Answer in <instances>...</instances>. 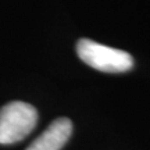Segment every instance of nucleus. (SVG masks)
Instances as JSON below:
<instances>
[{"label": "nucleus", "mask_w": 150, "mask_h": 150, "mask_svg": "<svg viewBox=\"0 0 150 150\" xmlns=\"http://www.w3.org/2000/svg\"><path fill=\"white\" fill-rule=\"evenodd\" d=\"M38 122L36 108L24 102H11L0 108V145H13L27 138Z\"/></svg>", "instance_id": "obj_1"}, {"label": "nucleus", "mask_w": 150, "mask_h": 150, "mask_svg": "<svg viewBox=\"0 0 150 150\" xmlns=\"http://www.w3.org/2000/svg\"><path fill=\"white\" fill-rule=\"evenodd\" d=\"M76 53L85 64L103 72H125L134 65V59L129 53L91 39H79Z\"/></svg>", "instance_id": "obj_2"}, {"label": "nucleus", "mask_w": 150, "mask_h": 150, "mask_svg": "<svg viewBox=\"0 0 150 150\" xmlns=\"http://www.w3.org/2000/svg\"><path fill=\"white\" fill-rule=\"evenodd\" d=\"M72 122L65 117L57 118L39 135L27 150H60L70 139Z\"/></svg>", "instance_id": "obj_3"}]
</instances>
